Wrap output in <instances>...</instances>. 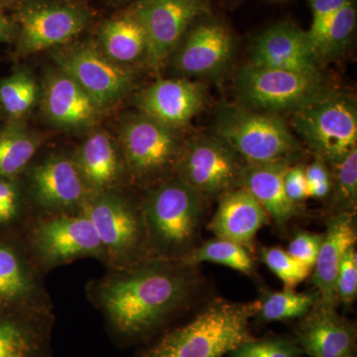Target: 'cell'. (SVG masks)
Segmentation results:
<instances>
[{"mask_svg":"<svg viewBox=\"0 0 357 357\" xmlns=\"http://www.w3.org/2000/svg\"><path fill=\"white\" fill-rule=\"evenodd\" d=\"M189 275L166 265H150L117 277L103 288L102 302L119 333L144 335L160 325L189 297Z\"/></svg>","mask_w":357,"mask_h":357,"instance_id":"1","label":"cell"},{"mask_svg":"<svg viewBox=\"0 0 357 357\" xmlns=\"http://www.w3.org/2000/svg\"><path fill=\"white\" fill-rule=\"evenodd\" d=\"M259 300L210 303L187 325L176 328L142 357H223L251 340L249 321L259 311Z\"/></svg>","mask_w":357,"mask_h":357,"instance_id":"2","label":"cell"},{"mask_svg":"<svg viewBox=\"0 0 357 357\" xmlns=\"http://www.w3.org/2000/svg\"><path fill=\"white\" fill-rule=\"evenodd\" d=\"M213 129L248 165L297 162L303 152L302 143L279 114L227 103L218 109Z\"/></svg>","mask_w":357,"mask_h":357,"instance_id":"3","label":"cell"},{"mask_svg":"<svg viewBox=\"0 0 357 357\" xmlns=\"http://www.w3.org/2000/svg\"><path fill=\"white\" fill-rule=\"evenodd\" d=\"M204 199L180 178L151 192L144 206V222L158 250L180 260L191 252L203 222Z\"/></svg>","mask_w":357,"mask_h":357,"instance_id":"4","label":"cell"},{"mask_svg":"<svg viewBox=\"0 0 357 357\" xmlns=\"http://www.w3.org/2000/svg\"><path fill=\"white\" fill-rule=\"evenodd\" d=\"M291 124L298 139L328 166L357 148L356 102L344 93L328 91L293 112Z\"/></svg>","mask_w":357,"mask_h":357,"instance_id":"5","label":"cell"},{"mask_svg":"<svg viewBox=\"0 0 357 357\" xmlns=\"http://www.w3.org/2000/svg\"><path fill=\"white\" fill-rule=\"evenodd\" d=\"M236 91L243 107L281 115L307 107L330 89L324 79L248 63L237 70Z\"/></svg>","mask_w":357,"mask_h":357,"instance_id":"6","label":"cell"},{"mask_svg":"<svg viewBox=\"0 0 357 357\" xmlns=\"http://www.w3.org/2000/svg\"><path fill=\"white\" fill-rule=\"evenodd\" d=\"M248 164L218 136L192 138L181 150L178 178L204 198L222 196L241 185Z\"/></svg>","mask_w":357,"mask_h":357,"instance_id":"7","label":"cell"},{"mask_svg":"<svg viewBox=\"0 0 357 357\" xmlns=\"http://www.w3.org/2000/svg\"><path fill=\"white\" fill-rule=\"evenodd\" d=\"M208 0H141L134 13L146 33V60L152 69L165 64L188 28L208 13Z\"/></svg>","mask_w":357,"mask_h":357,"instance_id":"8","label":"cell"},{"mask_svg":"<svg viewBox=\"0 0 357 357\" xmlns=\"http://www.w3.org/2000/svg\"><path fill=\"white\" fill-rule=\"evenodd\" d=\"M121 136L126 163L137 177H156L177 165L182 146L175 129L139 112L124 121Z\"/></svg>","mask_w":357,"mask_h":357,"instance_id":"9","label":"cell"},{"mask_svg":"<svg viewBox=\"0 0 357 357\" xmlns=\"http://www.w3.org/2000/svg\"><path fill=\"white\" fill-rule=\"evenodd\" d=\"M58 69L72 77L100 107L116 102L132 86L130 73L93 46L81 45L55 54Z\"/></svg>","mask_w":357,"mask_h":357,"instance_id":"10","label":"cell"},{"mask_svg":"<svg viewBox=\"0 0 357 357\" xmlns=\"http://www.w3.org/2000/svg\"><path fill=\"white\" fill-rule=\"evenodd\" d=\"M234 50V38L225 25L204 21L174 51V69L184 77L218 76L229 67Z\"/></svg>","mask_w":357,"mask_h":357,"instance_id":"11","label":"cell"},{"mask_svg":"<svg viewBox=\"0 0 357 357\" xmlns=\"http://www.w3.org/2000/svg\"><path fill=\"white\" fill-rule=\"evenodd\" d=\"M249 63L323 79L307 32L292 23H279L260 34L253 45Z\"/></svg>","mask_w":357,"mask_h":357,"instance_id":"12","label":"cell"},{"mask_svg":"<svg viewBox=\"0 0 357 357\" xmlns=\"http://www.w3.org/2000/svg\"><path fill=\"white\" fill-rule=\"evenodd\" d=\"M295 342L310 357H356V326L337 307L318 303L300 321Z\"/></svg>","mask_w":357,"mask_h":357,"instance_id":"13","label":"cell"},{"mask_svg":"<svg viewBox=\"0 0 357 357\" xmlns=\"http://www.w3.org/2000/svg\"><path fill=\"white\" fill-rule=\"evenodd\" d=\"M206 98V89L199 82L160 79L140 93L138 107L142 114L176 130L204 109Z\"/></svg>","mask_w":357,"mask_h":357,"instance_id":"14","label":"cell"},{"mask_svg":"<svg viewBox=\"0 0 357 357\" xmlns=\"http://www.w3.org/2000/svg\"><path fill=\"white\" fill-rule=\"evenodd\" d=\"M35 243L44 257L54 262L98 253L103 248L88 217H61L42 222L35 230Z\"/></svg>","mask_w":357,"mask_h":357,"instance_id":"15","label":"cell"},{"mask_svg":"<svg viewBox=\"0 0 357 357\" xmlns=\"http://www.w3.org/2000/svg\"><path fill=\"white\" fill-rule=\"evenodd\" d=\"M356 213H337L328 222L314 268L312 284L319 303L337 307L335 284L340 263L347 251L356 243Z\"/></svg>","mask_w":357,"mask_h":357,"instance_id":"16","label":"cell"},{"mask_svg":"<svg viewBox=\"0 0 357 357\" xmlns=\"http://www.w3.org/2000/svg\"><path fill=\"white\" fill-rule=\"evenodd\" d=\"M86 24V15L73 7H47L28 11L21 20V53H36L64 44Z\"/></svg>","mask_w":357,"mask_h":357,"instance_id":"17","label":"cell"},{"mask_svg":"<svg viewBox=\"0 0 357 357\" xmlns=\"http://www.w3.org/2000/svg\"><path fill=\"white\" fill-rule=\"evenodd\" d=\"M261 204L243 188H236L220 197L210 229L218 238L252 248L256 234L269 222Z\"/></svg>","mask_w":357,"mask_h":357,"instance_id":"18","label":"cell"},{"mask_svg":"<svg viewBox=\"0 0 357 357\" xmlns=\"http://www.w3.org/2000/svg\"><path fill=\"white\" fill-rule=\"evenodd\" d=\"M44 107L52 121L66 128L91 126L102 109L77 82L60 69L47 75Z\"/></svg>","mask_w":357,"mask_h":357,"instance_id":"19","label":"cell"},{"mask_svg":"<svg viewBox=\"0 0 357 357\" xmlns=\"http://www.w3.org/2000/svg\"><path fill=\"white\" fill-rule=\"evenodd\" d=\"M296 161L285 160L246 165L239 185L261 204L268 217L280 227L300 213L299 206L288 198L284 187L286 171Z\"/></svg>","mask_w":357,"mask_h":357,"instance_id":"20","label":"cell"},{"mask_svg":"<svg viewBox=\"0 0 357 357\" xmlns=\"http://www.w3.org/2000/svg\"><path fill=\"white\" fill-rule=\"evenodd\" d=\"M96 227L103 248L115 255L131 252L139 243L142 223L123 199L103 196L89 208L88 215Z\"/></svg>","mask_w":357,"mask_h":357,"instance_id":"21","label":"cell"},{"mask_svg":"<svg viewBox=\"0 0 357 357\" xmlns=\"http://www.w3.org/2000/svg\"><path fill=\"white\" fill-rule=\"evenodd\" d=\"M33 190L42 204L65 208L84 199L86 185L77 164L66 157H53L37 166L31 174Z\"/></svg>","mask_w":357,"mask_h":357,"instance_id":"22","label":"cell"},{"mask_svg":"<svg viewBox=\"0 0 357 357\" xmlns=\"http://www.w3.org/2000/svg\"><path fill=\"white\" fill-rule=\"evenodd\" d=\"M76 164L86 187L95 190L114 184L121 171L116 148L105 131H98L86 138Z\"/></svg>","mask_w":357,"mask_h":357,"instance_id":"23","label":"cell"},{"mask_svg":"<svg viewBox=\"0 0 357 357\" xmlns=\"http://www.w3.org/2000/svg\"><path fill=\"white\" fill-rule=\"evenodd\" d=\"M100 41L105 55L116 64H129L146 58V33L134 11L105 24Z\"/></svg>","mask_w":357,"mask_h":357,"instance_id":"24","label":"cell"},{"mask_svg":"<svg viewBox=\"0 0 357 357\" xmlns=\"http://www.w3.org/2000/svg\"><path fill=\"white\" fill-rule=\"evenodd\" d=\"M34 284L20 253L0 243V312L20 306L32 295Z\"/></svg>","mask_w":357,"mask_h":357,"instance_id":"25","label":"cell"},{"mask_svg":"<svg viewBox=\"0 0 357 357\" xmlns=\"http://www.w3.org/2000/svg\"><path fill=\"white\" fill-rule=\"evenodd\" d=\"M356 0L342 7L326 26L321 38L312 48L319 64L342 57L351 46L356 27Z\"/></svg>","mask_w":357,"mask_h":357,"instance_id":"26","label":"cell"},{"mask_svg":"<svg viewBox=\"0 0 357 357\" xmlns=\"http://www.w3.org/2000/svg\"><path fill=\"white\" fill-rule=\"evenodd\" d=\"M180 262L188 267L196 266L204 262L213 263L248 275L255 271V261L249 255L248 248L218 237L206 241L199 248H195Z\"/></svg>","mask_w":357,"mask_h":357,"instance_id":"27","label":"cell"},{"mask_svg":"<svg viewBox=\"0 0 357 357\" xmlns=\"http://www.w3.org/2000/svg\"><path fill=\"white\" fill-rule=\"evenodd\" d=\"M259 302L256 316L264 323H271L304 318L318 304L319 296L316 292H296L294 289H285L265 293Z\"/></svg>","mask_w":357,"mask_h":357,"instance_id":"28","label":"cell"},{"mask_svg":"<svg viewBox=\"0 0 357 357\" xmlns=\"http://www.w3.org/2000/svg\"><path fill=\"white\" fill-rule=\"evenodd\" d=\"M40 140L20 128L0 130V178H13L20 173L38 149Z\"/></svg>","mask_w":357,"mask_h":357,"instance_id":"29","label":"cell"},{"mask_svg":"<svg viewBox=\"0 0 357 357\" xmlns=\"http://www.w3.org/2000/svg\"><path fill=\"white\" fill-rule=\"evenodd\" d=\"M333 187L328 202L333 215L356 213L357 206V148L340 163L330 166Z\"/></svg>","mask_w":357,"mask_h":357,"instance_id":"30","label":"cell"},{"mask_svg":"<svg viewBox=\"0 0 357 357\" xmlns=\"http://www.w3.org/2000/svg\"><path fill=\"white\" fill-rule=\"evenodd\" d=\"M38 88L28 73L20 72L0 84V103L11 116L25 114L36 100Z\"/></svg>","mask_w":357,"mask_h":357,"instance_id":"31","label":"cell"},{"mask_svg":"<svg viewBox=\"0 0 357 357\" xmlns=\"http://www.w3.org/2000/svg\"><path fill=\"white\" fill-rule=\"evenodd\" d=\"M38 340L31 328L0 312V357H34Z\"/></svg>","mask_w":357,"mask_h":357,"instance_id":"32","label":"cell"},{"mask_svg":"<svg viewBox=\"0 0 357 357\" xmlns=\"http://www.w3.org/2000/svg\"><path fill=\"white\" fill-rule=\"evenodd\" d=\"M262 261L282 282L285 289H295L311 274L312 269L278 248H262Z\"/></svg>","mask_w":357,"mask_h":357,"instance_id":"33","label":"cell"},{"mask_svg":"<svg viewBox=\"0 0 357 357\" xmlns=\"http://www.w3.org/2000/svg\"><path fill=\"white\" fill-rule=\"evenodd\" d=\"M302 354L296 342L285 338H251L230 352L229 357H299Z\"/></svg>","mask_w":357,"mask_h":357,"instance_id":"34","label":"cell"},{"mask_svg":"<svg viewBox=\"0 0 357 357\" xmlns=\"http://www.w3.org/2000/svg\"><path fill=\"white\" fill-rule=\"evenodd\" d=\"M357 253L356 246H351L345 253L338 270L337 284V302L351 307L357 297Z\"/></svg>","mask_w":357,"mask_h":357,"instance_id":"35","label":"cell"},{"mask_svg":"<svg viewBox=\"0 0 357 357\" xmlns=\"http://www.w3.org/2000/svg\"><path fill=\"white\" fill-rule=\"evenodd\" d=\"M354 0H307L312 11V24L307 36L312 51L324 31L335 14Z\"/></svg>","mask_w":357,"mask_h":357,"instance_id":"36","label":"cell"},{"mask_svg":"<svg viewBox=\"0 0 357 357\" xmlns=\"http://www.w3.org/2000/svg\"><path fill=\"white\" fill-rule=\"evenodd\" d=\"M305 173L307 199H328L333 187L331 167L324 160L314 157V161L305 167Z\"/></svg>","mask_w":357,"mask_h":357,"instance_id":"37","label":"cell"},{"mask_svg":"<svg viewBox=\"0 0 357 357\" xmlns=\"http://www.w3.org/2000/svg\"><path fill=\"white\" fill-rule=\"evenodd\" d=\"M323 238L324 234L299 232L289 243L287 252L305 266L312 269L316 264Z\"/></svg>","mask_w":357,"mask_h":357,"instance_id":"38","label":"cell"},{"mask_svg":"<svg viewBox=\"0 0 357 357\" xmlns=\"http://www.w3.org/2000/svg\"><path fill=\"white\" fill-rule=\"evenodd\" d=\"M20 206V192L13 178H0V227L17 218Z\"/></svg>","mask_w":357,"mask_h":357,"instance_id":"39","label":"cell"},{"mask_svg":"<svg viewBox=\"0 0 357 357\" xmlns=\"http://www.w3.org/2000/svg\"><path fill=\"white\" fill-rule=\"evenodd\" d=\"M284 187L288 198L300 206L307 199L306 173L303 164L294 163L289 167L284 177Z\"/></svg>","mask_w":357,"mask_h":357,"instance_id":"40","label":"cell"},{"mask_svg":"<svg viewBox=\"0 0 357 357\" xmlns=\"http://www.w3.org/2000/svg\"><path fill=\"white\" fill-rule=\"evenodd\" d=\"M10 36V28L3 18L0 16V41L8 39Z\"/></svg>","mask_w":357,"mask_h":357,"instance_id":"41","label":"cell"}]
</instances>
